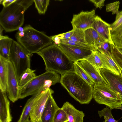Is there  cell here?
<instances>
[{"label": "cell", "instance_id": "cell-3", "mask_svg": "<svg viewBox=\"0 0 122 122\" xmlns=\"http://www.w3.org/2000/svg\"><path fill=\"white\" fill-rule=\"evenodd\" d=\"M24 28V35L16 37L17 41L31 54L52 44L50 37L29 25Z\"/></svg>", "mask_w": 122, "mask_h": 122}, {"label": "cell", "instance_id": "cell-46", "mask_svg": "<svg viewBox=\"0 0 122 122\" xmlns=\"http://www.w3.org/2000/svg\"><path fill=\"white\" fill-rule=\"evenodd\" d=\"M121 76H122V74Z\"/></svg>", "mask_w": 122, "mask_h": 122}, {"label": "cell", "instance_id": "cell-6", "mask_svg": "<svg viewBox=\"0 0 122 122\" xmlns=\"http://www.w3.org/2000/svg\"><path fill=\"white\" fill-rule=\"evenodd\" d=\"M31 55L20 43L13 40L9 61L13 66L18 81L24 72L28 68H30Z\"/></svg>", "mask_w": 122, "mask_h": 122}, {"label": "cell", "instance_id": "cell-23", "mask_svg": "<svg viewBox=\"0 0 122 122\" xmlns=\"http://www.w3.org/2000/svg\"><path fill=\"white\" fill-rule=\"evenodd\" d=\"M13 40L7 36H0V56L8 61Z\"/></svg>", "mask_w": 122, "mask_h": 122}, {"label": "cell", "instance_id": "cell-18", "mask_svg": "<svg viewBox=\"0 0 122 122\" xmlns=\"http://www.w3.org/2000/svg\"><path fill=\"white\" fill-rule=\"evenodd\" d=\"M84 31L85 40L86 44L93 47L96 50L102 44L107 42L92 28L88 29Z\"/></svg>", "mask_w": 122, "mask_h": 122}, {"label": "cell", "instance_id": "cell-34", "mask_svg": "<svg viewBox=\"0 0 122 122\" xmlns=\"http://www.w3.org/2000/svg\"><path fill=\"white\" fill-rule=\"evenodd\" d=\"M120 4L119 1H117L106 4V11L112 12V15L117 14L120 11L119 10Z\"/></svg>", "mask_w": 122, "mask_h": 122}, {"label": "cell", "instance_id": "cell-8", "mask_svg": "<svg viewBox=\"0 0 122 122\" xmlns=\"http://www.w3.org/2000/svg\"><path fill=\"white\" fill-rule=\"evenodd\" d=\"M54 92L50 88L41 89L39 91L30 112V118L31 122H38L41 119L46 102L49 96Z\"/></svg>", "mask_w": 122, "mask_h": 122}, {"label": "cell", "instance_id": "cell-9", "mask_svg": "<svg viewBox=\"0 0 122 122\" xmlns=\"http://www.w3.org/2000/svg\"><path fill=\"white\" fill-rule=\"evenodd\" d=\"M96 10L89 11H81L79 14L73 15L71 23L73 29L76 28L84 31L92 28L97 15Z\"/></svg>", "mask_w": 122, "mask_h": 122}, {"label": "cell", "instance_id": "cell-20", "mask_svg": "<svg viewBox=\"0 0 122 122\" xmlns=\"http://www.w3.org/2000/svg\"><path fill=\"white\" fill-rule=\"evenodd\" d=\"M99 52L103 68L110 71L115 74L121 75L122 71L113 60L110 52L109 51Z\"/></svg>", "mask_w": 122, "mask_h": 122}, {"label": "cell", "instance_id": "cell-7", "mask_svg": "<svg viewBox=\"0 0 122 122\" xmlns=\"http://www.w3.org/2000/svg\"><path fill=\"white\" fill-rule=\"evenodd\" d=\"M92 96L97 103L105 105L112 109H117L122 104L119 94L105 83L93 85Z\"/></svg>", "mask_w": 122, "mask_h": 122}, {"label": "cell", "instance_id": "cell-24", "mask_svg": "<svg viewBox=\"0 0 122 122\" xmlns=\"http://www.w3.org/2000/svg\"><path fill=\"white\" fill-rule=\"evenodd\" d=\"M35 71V70L28 68L24 72L18 81L19 89L24 86L36 76Z\"/></svg>", "mask_w": 122, "mask_h": 122}, {"label": "cell", "instance_id": "cell-42", "mask_svg": "<svg viewBox=\"0 0 122 122\" xmlns=\"http://www.w3.org/2000/svg\"><path fill=\"white\" fill-rule=\"evenodd\" d=\"M119 96L120 97V98L121 101V102H122V95H119Z\"/></svg>", "mask_w": 122, "mask_h": 122}, {"label": "cell", "instance_id": "cell-40", "mask_svg": "<svg viewBox=\"0 0 122 122\" xmlns=\"http://www.w3.org/2000/svg\"><path fill=\"white\" fill-rule=\"evenodd\" d=\"M0 36H2V31L4 29L0 25Z\"/></svg>", "mask_w": 122, "mask_h": 122}, {"label": "cell", "instance_id": "cell-25", "mask_svg": "<svg viewBox=\"0 0 122 122\" xmlns=\"http://www.w3.org/2000/svg\"><path fill=\"white\" fill-rule=\"evenodd\" d=\"M87 60L100 72V70L103 68L102 60L99 51L97 50L94 51L89 57L84 59Z\"/></svg>", "mask_w": 122, "mask_h": 122}, {"label": "cell", "instance_id": "cell-1", "mask_svg": "<svg viewBox=\"0 0 122 122\" xmlns=\"http://www.w3.org/2000/svg\"><path fill=\"white\" fill-rule=\"evenodd\" d=\"M60 83L69 94L81 104H89L93 98V86L74 71L61 75Z\"/></svg>", "mask_w": 122, "mask_h": 122}, {"label": "cell", "instance_id": "cell-15", "mask_svg": "<svg viewBox=\"0 0 122 122\" xmlns=\"http://www.w3.org/2000/svg\"><path fill=\"white\" fill-rule=\"evenodd\" d=\"M110 24L97 15L92 28L96 31L107 42L115 46L110 34Z\"/></svg>", "mask_w": 122, "mask_h": 122}, {"label": "cell", "instance_id": "cell-33", "mask_svg": "<svg viewBox=\"0 0 122 122\" xmlns=\"http://www.w3.org/2000/svg\"><path fill=\"white\" fill-rule=\"evenodd\" d=\"M73 29L68 32L50 37L51 40L56 45L60 43V40L65 39H70L73 33Z\"/></svg>", "mask_w": 122, "mask_h": 122}, {"label": "cell", "instance_id": "cell-32", "mask_svg": "<svg viewBox=\"0 0 122 122\" xmlns=\"http://www.w3.org/2000/svg\"><path fill=\"white\" fill-rule=\"evenodd\" d=\"M66 44L83 48L91 50L93 51H96L93 47L90 46L86 44L81 43L74 41L70 39L61 40L60 43Z\"/></svg>", "mask_w": 122, "mask_h": 122}, {"label": "cell", "instance_id": "cell-44", "mask_svg": "<svg viewBox=\"0 0 122 122\" xmlns=\"http://www.w3.org/2000/svg\"><path fill=\"white\" fill-rule=\"evenodd\" d=\"M3 0H0V4H1V3L2 4V2L3 1Z\"/></svg>", "mask_w": 122, "mask_h": 122}, {"label": "cell", "instance_id": "cell-36", "mask_svg": "<svg viewBox=\"0 0 122 122\" xmlns=\"http://www.w3.org/2000/svg\"><path fill=\"white\" fill-rule=\"evenodd\" d=\"M110 50L109 44L107 42L104 43L101 45L97 49V50L99 51H106Z\"/></svg>", "mask_w": 122, "mask_h": 122}, {"label": "cell", "instance_id": "cell-14", "mask_svg": "<svg viewBox=\"0 0 122 122\" xmlns=\"http://www.w3.org/2000/svg\"><path fill=\"white\" fill-rule=\"evenodd\" d=\"M76 62L93 82L94 84L102 83L107 84L101 76L100 72L87 60L83 59Z\"/></svg>", "mask_w": 122, "mask_h": 122}, {"label": "cell", "instance_id": "cell-4", "mask_svg": "<svg viewBox=\"0 0 122 122\" xmlns=\"http://www.w3.org/2000/svg\"><path fill=\"white\" fill-rule=\"evenodd\" d=\"M61 79L59 74L52 71H46L36 76L19 89V99H23L28 96L33 95L41 89L50 88L51 86L60 83Z\"/></svg>", "mask_w": 122, "mask_h": 122}, {"label": "cell", "instance_id": "cell-27", "mask_svg": "<svg viewBox=\"0 0 122 122\" xmlns=\"http://www.w3.org/2000/svg\"><path fill=\"white\" fill-rule=\"evenodd\" d=\"M74 71L90 85L93 86L94 83L76 62L73 63Z\"/></svg>", "mask_w": 122, "mask_h": 122}, {"label": "cell", "instance_id": "cell-2", "mask_svg": "<svg viewBox=\"0 0 122 122\" xmlns=\"http://www.w3.org/2000/svg\"><path fill=\"white\" fill-rule=\"evenodd\" d=\"M36 53L43 59L46 71H54L61 75L74 71V62L54 43Z\"/></svg>", "mask_w": 122, "mask_h": 122}, {"label": "cell", "instance_id": "cell-43", "mask_svg": "<svg viewBox=\"0 0 122 122\" xmlns=\"http://www.w3.org/2000/svg\"><path fill=\"white\" fill-rule=\"evenodd\" d=\"M117 109H120L122 110V104L121 106L120 107L117 108Z\"/></svg>", "mask_w": 122, "mask_h": 122}, {"label": "cell", "instance_id": "cell-47", "mask_svg": "<svg viewBox=\"0 0 122 122\" xmlns=\"http://www.w3.org/2000/svg\"><path fill=\"white\" fill-rule=\"evenodd\" d=\"M30 122H31L30 121Z\"/></svg>", "mask_w": 122, "mask_h": 122}, {"label": "cell", "instance_id": "cell-31", "mask_svg": "<svg viewBox=\"0 0 122 122\" xmlns=\"http://www.w3.org/2000/svg\"><path fill=\"white\" fill-rule=\"evenodd\" d=\"M52 122H68L66 114L61 108H59L56 111Z\"/></svg>", "mask_w": 122, "mask_h": 122}, {"label": "cell", "instance_id": "cell-5", "mask_svg": "<svg viewBox=\"0 0 122 122\" xmlns=\"http://www.w3.org/2000/svg\"><path fill=\"white\" fill-rule=\"evenodd\" d=\"M26 10L15 2L3 7L0 13V25L7 32L16 30L23 25Z\"/></svg>", "mask_w": 122, "mask_h": 122}, {"label": "cell", "instance_id": "cell-45", "mask_svg": "<svg viewBox=\"0 0 122 122\" xmlns=\"http://www.w3.org/2000/svg\"><path fill=\"white\" fill-rule=\"evenodd\" d=\"M38 122H42L41 119Z\"/></svg>", "mask_w": 122, "mask_h": 122}, {"label": "cell", "instance_id": "cell-21", "mask_svg": "<svg viewBox=\"0 0 122 122\" xmlns=\"http://www.w3.org/2000/svg\"><path fill=\"white\" fill-rule=\"evenodd\" d=\"M8 60L0 56V90L7 92Z\"/></svg>", "mask_w": 122, "mask_h": 122}, {"label": "cell", "instance_id": "cell-13", "mask_svg": "<svg viewBox=\"0 0 122 122\" xmlns=\"http://www.w3.org/2000/svg\"><path fill=\"white\" fill-rule=\"evenodd\" d=\"M110 30L115 46L122 48V11L116 14L115 20L110 24Z\"/></svg>", "mask_w": 122, "mask_h": 122}, {"label": "cell", "instance_id": "cell-17", "mask_svg": "<svg viewBox=\"0 0 122 122\" xmlns=\"http://www.w3.org/2000/svg\"><path fill=\"white\" fill-rule=\"evenodd\" d=\"M6 92L0 90V122H11L12 117L10 113V102Z\"/></svg>", "mask_w": 122, "mask_h": 122}, {"label": "cell", "instance_id": "cell-22", "mask_svg": "<svg viewBox=\"0 0 122 122\" xmlns=\"http://www.w3.org/2000/svg\"><path fill=\"white\" fill-rule=\"evenodd\" d=\"M28 100L23 109L18 122H30L29 118L32 108L39 91Z\"/></svg>", "mask_w": 122, "mask_h": 122}, {"label": "cell", "instance_id": "cell-41", "mask_svg": "<svg viewBox=\"0 0 122 122\" xmlns=\"http://www.w3.org/2000/svg\"><path fill=\"white\" fill-rule=\"evenodd\" d=\"M117 47L120 51L122 53V48Z\"/></svg>", "mask_w": 122, "mask_h": 122}, {"label": "cell", "instance_id": "cell-35", "mask_svg": "<svg viewBox=\"0 0 122 122\" xmlns=\"http://www.w3.org/2000/svg\"><path fill=\"white\" fill-rule=\"evenodd\" d=\"M34 2V0H16L15 3L21 6L26 10Z\"/></svg>", "mask_w": 122, "mask_h": 122}, {"label": "cell", "instance_id": "cell-26", "mask_svg": "<svg viewBox=\"0 0 122 122\" xmlns=\"http://www.w3.org/2000/svg\"><path fill=\"white\" fill-rule=\"evenodd\" d=\"M110 53L112 59L122 71V53L115 46L110 44Z\"/></svg>", "mask_w": 122, "mask_h": 122}, {"label": "cell", "instance_id": "cell-29", "mask_svg": "<svg viewBox=\"0 0 122 122\" xmlns=\"http://www.w3.org/2000/svg\"><path fill=\"white\" fill-rule=\"evenodd\" d=\"M112 109L107 106L101 111H98V113L99 117L101 118L104 117L105 120L103 122H119L118 121L115 120L112 115Z\"/></svg>", "mask_w": 122, "mask_h": 122}, {"label": "cell", "instance_id": "cell-19", "mask_svg": "<svg viewBox=\"0 0 122 122\" xmlns=\"http://www.w3.org/2000/svg\"><path fill=\"white\" fill-rule=\"evenodd\" d=\"M61 108L67 114L68 122H83L85 115L83 112L76 109L67 102H65Z\"/></svg>", "mask_w": 122, "mask_h": 122}, {"label": "cell", "instance_id": "cell-37", "mask_svg": "<svg viewBox=\"0 0 122 122\" xmlns=\"http://www.w3.org/2000/svg\"><path fill=\"white\" fill-rule=\"evenodd\" d=\"M92 3L96 8L101 9L104 5L105 0H89Z\"/></svg>", "mask_w": 122, "mask_h": 122}, {"label": "cell", "instance_id": "cell-10", "mask_svg": "<svg viewBox=\"0 0 122 122\" xmlns=\"http://www.w3.org/2000/svg\"><path fill=\"white\" fill-rule=\"evenodd\" d=\"M57 45L68 58L73 62L89 57L94 51L91 50L61 43H59Z\"/></svg>", "mask_w": 122, "mask_h": 122}, {"label": "cell", "instance_id": "cell-30", "mask_svg": "<svg viewBox=\"0 0 122 122\" xmlns=\"http://www.w3.org/2000/svg\"><path fill=\"white\" fill-rule=\"evenodd\" d=\"M49 0H34L35 7L39 14H45L49 4Z\"/></svg>", "mask_w": 122, "mask_h": 122}, {"label": "cell", "instance_id": "cell-11", "mask_svg": "<svg viewBox=\"0 0 122 122\" xmlns=\"http://www.w3.org/2000/svg\"><path fill=\"white\" fill-rule=\"evenodd\" d=\"M7 92L10 100L14 102L19 99L18 81L14 68L9 61L8 63Z\"/></svg>", "mask_w": 122, "mask_h": 122}, {"label": "cell", "instance_id": "cell-12", "mask_svg": "<svg viewBox=\"0 0 122 122\" xmlns=\"http://www.w3.org/2000/svg\"><path fill=\"white\" fill-rule=\"evenodd\" d=\"M100 73L107 84L119 95H122V76L104 68L100 70Z\"/></svg>", "mask_w": 122, "mask_h": 122}, {"label": "cell", "instance_id": "cell-28", "mask_svg": "<svg viewBox=\"0 0 122 122\" xmlns=\"http://www.w3.org/2000/svg\"><path fill=\"white\" fill-rule=\"evenodd\" d=\"M72 29L73 30V33L70 39L75 42L86 44L85 40L84 31L76 28Z\"/></svg>", "mask_w": 122, "mask_h": 122}, {"label": "cell", "instance_id": "cell-38", "mask_svg": "<svg viewBox=\"0 0 122 122\" xmlns=\"http://www.w3.org/2000/svg\"><path fill=\"white\" fill-rule=\"evenodd\" d=\"M16 0H3L2 4L4 7H6L14 3Z\"/></svg>", "mask_w": 122, "mask_h": 122}, {"label": "cell", "instance_id": "cell-39", "mask_svg": "<svg viewBox=\"0 0 122 122\" xmlns=\"http://www.w3.org/2000/svg\"><path fill=\"white\" fill-rule=\"evenodd\" d=\"M19 31L20 32H24V28H23L22 27H19L18 29Z\"/></svg>", "mask_w": 122, "mask_h": 122}, {"label": "cell", "instance_id": "cell-16", "mask_svg": "<svg viewBox=\"0 0 122 122\" xmlns=\"http://www.w3.org/2000/svg\"><path fill=\"white\" fill-rule=\"evenodd\" d=\"M52 95L48 99L41 117L42 122H52L56 111L59 108Z\"/></svg>", "mask_w": 122, "mask_h": 122}]
</instances>
